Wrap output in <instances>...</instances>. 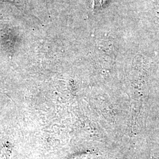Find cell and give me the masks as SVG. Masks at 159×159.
Listing matches in <instances>:
<instances>
[{
	"mask_svg": "<svg viewBox=\"0 0 159 159\" xmlns=\"http://www.w3.org/2000/svg\"><path fill=\"white\" fill-rule=\"evenodd\" d=\"M107 1L108 0H94V6L102 7Z\"/></svg>",
	"mask_w": 159,
	"mask_h": 159,
	"instance_id": "cell-1",
	"label": "cell"
}]
</instances>
